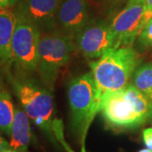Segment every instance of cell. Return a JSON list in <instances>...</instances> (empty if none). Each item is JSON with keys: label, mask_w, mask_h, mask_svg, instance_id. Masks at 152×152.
Segmentation results:
<instances>
[{"label": "cell", "mask_w": 152, "mask_h": 152, "mask_svg": "<svg viewBox=\"0 0 152 152\" xmlns=\"http://www.w3.org/2000/svg\"><path fill=\"white\" fill-rule=\"evenodd\" d=\"M100 113L114 130L135 129L152 118V102L132 84L102 99Z\"/></svg>", "instance_id": "1"}, {"label": "cell", "mask_w": 152, "mask_h": 152, "mask_svg": "<svg viewBox=\"0 0 152 152\" xmlns=\"http://www.w3.org/2000/svg\"><path fill=\"white\" fill-rule=\"evenodd\" d=\"M140 61V55L132 47H120L110 49L99 59L90 63L100 105L106 95L129 85Z\"/></svg>", "instance_id": "2"}, {"label": "cell", "mask_w": 152, "mask_h": 152, "mask_svg": "<svg viewBox=\"0 0 152 152\" xmlns=\"http://www.w3.org/2000/svg\"><path fill=\"white\" fill-rule=\"evenodd\" d=\"M75 37L59 30L42 31L38 48L37 72L44 86L53 91L60 71L74 53Z\"/></svg>", "instance_id": "3"}, {"label": "cell", "mask_w": 152, "mask_h": 152, "mask_svg": "<svg viewBox=\"0 0 152 152\" xmlns=\"http://www.w3.org/2000/svg\"><path fill=\"white\" fill-rule=\"evenodd\" d=\"M68 98L72 128L84 147L91 124L101 109L97 90L91 73L71 80L68 87Z\"/></svg>", "instance_id": "4"}, {"label": "cell", "mask_w": 152, "mask_h": 152, "mask_svg": "<svg viewBox=\"0 0 152 152\" xmlns=\"http://www.w3.org/2000/svg\"><path fill=\"white\" fill-rule=\"evenodd\" d=\"M15 91L29 118L43 131L50 140L57 145L53 126L54 102L52 91L30 80H15Z\"/></svg>", "instance_id": "5"}, {"label": "cell", "mask_w": 152, "mask_h": 152, "mask_svg": "<svg viewBox=\"0 0 152 152\" xmlns=\"http://www.w3.org/2000/svg\"><path fill=\"white\" fill-rule=\"evenodd\" d=\"M40 36L41 31L37 26L17 15V24L12 40V52L14 63L21 75H28L37 70Z\"/></svg>", "instance_id": "6"}, {"label": "cell", "mask_w": 152, "mask_h": 152, "mask_svg": "<svg viewBox=\"0 0 152 152\" xmlns=\"http://www.w3.org/2000/svg\"><path fill=\"white\" fill-rule=\"evenodd\" d=\"M151 18L152 11L146 10L144 0H129L110 23L115 37V48L132 47Z\"/></svg>", "instance_id": "7"}, {"label": "cell", "mask_w": 152, "mask_h": 152, "mask_svg": "<svg viewBox=\"0 0 152 152\" xmlns=\"http://www.w3.org/2000/svg\"><path fill=\"white\" fill-rule=\"evenodd\" d=\"M75 38L78 48L87 59L100 58L110 49L115 48L111 24L105 21L88 24Z\"/></svg>", "instance_id": "8"}, {"label": "cell", "mask_w": 152, "mask_h": 152, "mask_svg": "<svg viewBox=\"0 0 152 152\" xmlns=\"http://www.w3.org/2000/svg\"><path fill=\"white\" fill-rule=\"evenodd\" d=\"M62 0H20L17 15L37 26L41 32L54 30Z\"/></svg>", "instance_id": "9"}, {"label": "cell", "mask_w": 152, "mask_h": 152, "mask_svg": "<svg viewBox=\"0 0 152 152\" xmlns=\"http://www.w3.org/2000/svg\"><path fill=\"white\" fill-rule=\"evenodd\" d=\"M89 20L86 0H63L57 15L56 26L59 31L75 38Z\"/></svg>", "instance_id": "10"}, {"label": "cell", "mask_w": 152, "mask_h": 152, "mask_svg": "<svg viewBox=\"0 0 152 152\" xmlns=\"http://www.w3.org/2000/svg\"><path fill=\"white\" fill-rule=\"evenodd\" d=\"M17 24V15L10 10L0 9V64L10 69L13 63L12 40Z\"/></svg>", "instance_id": "11"}, {"label": "cell", "mask_w": 152, "mask_h": 152, "mask_svg": "<svg viewBox=\"0 0 152 152\" xmlns=\"http://www.w3.org/2000/svg\"><path fill=\"white\" fill-rule=\"evenodd\" d=\"M27 114L19 107L15 108L10 146L17 152H27L31 141V127Z\"/></svg>", "instance_id": "12"}, {"label": "cell", "mask_w": 152, "mask_h": 152, "mask_svg": "<svg viewBox=\"0 0 152 152\" xmlns=\"http://www.w3.org/2000/svg\"><path fill=\"white\" fill-rule=\"evenodd\" d=\"M15 108L10 95L0 85V131L10 136Z\"/></svg>", "instance_id": "13"}, {"label": "cell", "mask_w": 152, "mask_h": 152, "mask_svg": "<svg viewBox=\"0 0 152 152\" xmlns=\"http://www.w3.org/2000/svg\"><path fill=\"white\" fill-rule=\"evenodd\" d=\"M132 85L152 102V64L138 67L132 77Z\"/></svg>", "instance_id": "14"}, {"label": "cell", "mask_w": 152, "mask_h": 152, "mask_svg": "<svg viewBox=\"0 0 152 152\" xmlns=\"http://www.w3.org/2000/svg\"><path fill=\"white\" fill-rule=\"evenodd\" d=\"M53 133L54 135L57 139V140L62 145V146L64 147L66 150L67 152H75L69 146V145L67 144L64 138V125H63V122L59 119H56L53 124ZM81 152H86V147H82Z\"/></svg>", "instance_id": "15"}, {"label": "cell", "mask_w": 152, "mask_h": 152, "mask_svg": "<svg viewBox=\"0 0 152 152\" xmlns=\"http://www.w3.org/2000/svg\"><path fill=\"white\" fill-rule=\"evenodd\" d=\"M139 42L143 48H152V18L148 21L139 36Z\"/></svg>", "instance_id": "16"}, {"label": "cell", "mask_w": 152, "mask_h": 152, "mask_svg": "<svg viewBox=\"0 0 152 152\" xmlns=\"http://www.w3.org/2000/svg\"><path fill=\"white\" fill-rule=\"evenodd\" d=\"M129 0H102L105 9L109 13H114L119 9H124Z\"/></svg>", "instance_id": "17"}, {"label": "cell", "mask_w": 152, "mask_h": 152, "mask_svg": "<svg viewBox=\"0 0 152 152\" xmlns=\"http://www.w3.org/2000/svg\"><path fill=\"white\" fill-rule=\"evenodd\" d=\"M143 140L147 149L152 151V128H147L143 130Z\"/></svg>", "instance_id": "18"}, {"label": "cell", "mask_w": 152, "mask_h": 152, "mask_svg": "<svg viewBox=\"0 0 152 152\" xmlns=\"http://www.w3.org/2000/svg\"><path fill=\"white\" fill-rule=\"evenodd\" d=\"M17 0H0V9H6L14 5Z\"/></svg>", "instance_id": "19"}, {"label": "cell", "mask_w": 152, "mask_h": 152, "mask_svg": "<svg viewBox=\"0 0 152 152\" xmlns=\"http://www.w3.org/2000/svg\"><path fill=\"white\" fill-rule=\"evenodd\" d=\"M10 146V143L6 141L4 138L0 136V152H3L4 150L8 149Z\"/></svg>", "instance_id": "20"}, {"label": "cell", "mask_w": 152, "mask_h": 152, "mask_svg": "<svg viewBox=\"0 0 152 152\" xmlns=\"http://www.w3.org/2000/svg\"><path fill=\"white\" fill-rule=\"evenodd\" d=\"M144 2H145L146 10L152 11V0H144Z\"/></svg>", "instance_id": "21"}, {"label": "cell", "mask_w": 152, "mask_h": 152, "mask_svg": "<svg viewBox=\"0 0 152 152\" xmlns=\"http://www.w3.org/2000/svg\"><path fill=\"white\" fill-rule=\"evenodd\" d=\"M3 152H17V151H15V150H13V149H12V148H10V147H9L8 149L4 150V151Z\"/></svg>", "instance_id": "22"}, {"label": "cell", "mask_w": 152, "mask_h": 152, "mask_svg": "<svg viewBox=\"0 0 152 152\" xmlns=\"http://www.w3.org/2000/svg\"><path fill=\"white\" fill-rule=\"evenodd\" d=\"M139 152H152L151 150H149V149H144V150H141V151H140Z\"/></svg>", "instance_id": "23"}]
</instances>
